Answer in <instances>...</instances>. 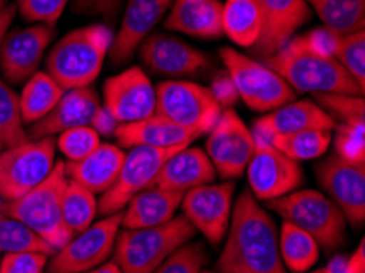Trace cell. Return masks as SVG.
I'll use <instances>...</instances> for the list:
<instances>
[{
    "instance_id": "obj_40",
    "label": "cell",
    "mask_w": 365,
    "mask_h": 273,
    "mask_svg": "<svg viewBox=\"0 0 365 273\" xmlns=\"http://www.w3.org/2000/svg\"><path fill=\"white\" fill-rule=\"evenodd\" d=\"M334 131V154L349 163H365V121L339 123Z\"/></svg>"
},
{
    "instance_id": "obj_2",
    "label": "cell",
    "mask_w": 365,
    "mask_h": 273,
    "mask_svg": "<svg viewBox=\"0 0 365 273\" xmlns=\"http://www.w3.org/2000/svg\"><path fill=\"white\" fill-rule=\"evenodd\" d=\"M264 64L277 72L295 92L364 93L347 71L329 53L319 49L308 35L292 36Z\"/></svg>"
},
{
    "instance_id": "obj_48",
    "label": "cell",
    "mask_w": 365,
    "mask_h": 273,
    "mask_svg": "<svg viewBox=\"0 0 365 273\" xmlns=\"http://www.w3.org/2000/svg\"><path fill=\"white\" fill-rule=\"evenodd\" d=\"M86 273H123L120 267L115 264V262H103L102 265L96 267V269L88 270Z\"/></svg>"
},
{
    "instance_id": "obj_51",
    "label": "cell",
    "mask_w": 365,
    "mask_h": 273,
    "mask_svg": "<svg viewBox=\"0 0 365 273\" xmlns=\"http://www.w3.org/2000/svg\"><path fill=\"white\" fill-rule=\"evenodd\" d=\"M202 273H217V272H210V270H203Z\"/></svg>"
},
{
    "instance_id": "obj_45",
    "label": "cell",
    "mask_w": 365,
    "mask_h": 273,
    "mask_svg": "<svg viewBox=\"0 0 365 273\" xmlns=\"http://www.w3.org/2000/svg\"><path fill=\"white\" fill-rule=\"evenodd\" d=\"M118 125L120 123L115 120V116L110 113L108 110H105L103 107L98 108V111L96 113V116H93V120L91 123V126L98 133V135H101V138L102 136H113V133L118 128Z\"/></svg>"
},
{
    "instance_id": "obj_13",
    "label": "cell",
    "mask_w": 365,
    "mask_h": 273,
    "mask_svg": "<svg viewBox=\"0 0 365 273\" xmlns=\"http://www.w3.org/2000/svg\"><path fill=\"white\" fill-rule=\"evenodd\" d=\"M246 172L249 190L254 198L261 202L285 197L298 190L303 183L300 164L262 139H256V150L249 160Z\"/></svg>"
},
{
    "instance_id": "obj_38",
    "label": "cell",
    "mask_w": 365,
    "mask_h": 273,
    "mask_svg": "<svg viewBox=\"0 0 365 273\" xmlns=\"http://www.w3.org/2000/svg\"><path fill=\"white\" fill-rule=\"evenodd\" d=\"M101 135L91 125L77 126L58 135L56 148L69 163H76L101 146Z\"/></svg>"
},
{
    "instance_id": "obj_47",
    "label": "cell",
    "mask_w": 365,
    "mask_h": 273,
    "mask_svg": "<svg viewBox=\"0 0 365 273\" xmlns=\"http://www.w3.org/2000/svg\"><path fill=\"white\" fill-rule=\"evenodd\" d=\"M15 14H16L15 4H9L7 7L0 10V44H2L5 35L10 31V25H12V21L15 19Z\"/></svg>"
},
{
    "instance_id": "obj_35",
    "label": "cell",
    "mask_w": 365,
    "mask_h": 273,
    "mask_svg": "<svg viewBox=\"0 0 365 273\" xmlns=\"http://www.w3.org/2000/svg\"><path fill=\"white\" fill-rule=\"evenodd\" d=\"M20 111V96L0 79V150L26 143L30 139Z\"/></svg>"
},
{
    "instance_id": "obj_21",
    "label": "cell",
    "mask_w": 365,
    "mask_h": 273,
    "mask_svg": "<svg viewBox=\"0 0 365 273\" xmlns=\"http://www.w3.org/2000/svg\"><path fill=\"white\" fill-rule=\"evenodd\" d=\"M336 126V121L318 103L312 100H293L256 120L252 135L265 141L275 135H292L309 130L334 131Z\"/></svg>"
},
{
    "instance_id": "obj_17",
    "label": "cell",
    "mask_w": 365,
    "mask_h": 273,
    "mask_svg": "<svg viewBox=\"0 0 365 273\" xmlns=\"http://www.w3.org/2000/svg\"><path fill=\"white\" fill-rule=\"evenodd\" d=\"M54 33V26L44 24L9 31L0 44V71L5 81L16 86L38 72Z\"/></svg>"
},
{
    "instance_id": "obj_43",
    "label": "cell",
    "mask_w": 365,
    "mask_h": 273,
    "mask_svg": "<svg viewBox=\"0 0 365 273\" xmlns=\"http://www.w3.org/2000/svg\"><path fill=\"white\" fill-rule=\"evenodd\" d=\"M210 92L213 93L215 100L221 105V108L228 107V105H233L237 100V92L233 86V81H231V77L228 76V72L215 77Z\"/></svg>"
},
{
    "instance_id": "obj_26",
    "label": "cell",
    "mask_w": 365,
    "mask_h": 273,
    "mask_svg": "<svg viewBox=\"0 0 365 273\" xmlns=\"http://www.w3.org/2000/svg\"><path fill=\"white\" fill-rule=\"evenodd\" d=\"M223 4L218 0H174L164 26L202 40L223 36Z\"/></svg>"
},
{
    "instance_id": "obj_41",
    "label": "cell",
    "mask_w": 365,
    "mask_h": 273,
    "mask_svg": "<svg viewBox=\"0 0 365 273\" xmlns=\"http://www.w3.org/2000/svg\"><path fill=\"white\" fill-rule=\"evenodd\" d=\"M69 0H16V10L30 24L56 26Z\"/></svg>"
},
{
    "instance_id": "obj_33",
    "label": "cell",
    "mask_w": 365,
    "mask_h": 273,
    "mask_svg": "<svg viewBox=\"0 0 365 273\" xmlns=\"http://www.w3.org/2000/svg\"><path fill=\"white\" fill-rule=\"evenodd\" d=\"M98 213V200L91 190L69 180L63 193V218L66 226L79 234L92 225Z\"/></svg>"
},
{
    "instance_id": "obj_7",
    "label": "cell",
    "mask_w": 365,
    "mask_h": 273,
    "mask_svg": "<svg viewBox=\"0 0 365 273\" xmlns=\"http://www.w3.org/2000/svg\"><path fill=\"white\" fill-rule=\"evenodd\" d=\"M220 58L233 81L237 97L247 108L269 113L297 98V92L269 66L233 48H221Z\"/></svg>"
},
{
    "instance_id": "obj_24",
    "label": "cell",
    "mask_w": 365,
    "mask_h": 273,
    "mask_svg": "<svg viewBox=\"0 0 365 273\" xmlns=\"http://www.w3.org/2000/svg\"><path fill=\"white\" fill-rule=\"evenodd\" d=\"M217 170L200 148H182L165 160L153 185L175 192H189L205 183H213Z\"/></svg>"
},
{
    "instance_id": "obj_16",
    "label": "cell",
    "mask_w": 365,
    "mask_h": 273,
    "mask_svg": "<svg viewBox=\"0 0 365 273\" xmlns=\"http://www.w3.org/2000/svg\"><path fill=\"white\" fill-rule=\"evenodd\" d=\"M103 108L120 125L145 120L156 113V88L145 71L133 66L105 81Z\"/></svg>"
},
{
    "instance_id": "obj_36",
    "label": "cell",
    "mask_w": 365,
    "mask_h": 273,
    "mask_svg": "<svg viewBox=\"0 0 365 273\" xmlns=\"http://www.w3.org/2000/svg\"><path fill=\"white\" fill-rule=\"evenodd\" d=\"M333 58L347 71L361 91H365V33L336 35L333 43Z\"/></svg>"
},
{
    "instance_id": "obj_1",
    "label": "cell",
    "mask_w": 365,
    "mask_h": 273,
    "mask_svg": "<svg viewBox=\"0 0 365 273\" xmlns=\"http://www.w3.org/2000/svg\"><path fill=\"white\" fill-rule=\"evenodd\" d=\"M217 273H289L280 257L279 230L251 190L237 197Z\"/></svg>"
},
{
    "instance_id": "obj_27",
    "label": "cell",
    "mask_w": 365,
    "mask_h": 273,
    "mask_svg": "<svg viewBox=\"0 0 365 273\" xmlns=\"http://www.w3.org/2000/svg\"><path fill=\"white\" fill-rule=\"evenodd\" d=\"M184 192L151 185L136 193L123 208L121 227H153L164 225L175 216L184 200Z\"/></svg>"
},
{
    "instance_id": "obj_29",
    "label": "cell",
    "mask_w": 365,
    "mask_h": 273,
    "mask_svg": "<svg viewBox=\"0 0 365 273\" xmlns=\"http://www.w3.org/2000/svg\"><path fill=\"white\" fill-rule=\"evenodd\" d=\"M64 88L48 72H35L26 81L20 96V111L24 123L33 125L44 118L64 96Z\"/></svg>"
},
{
    "instance_id": "obj_28",
    "label": "cell",
    "mask_w": 365,
    "mask_h": 273,
    "mask_svg": "<svg viewBox=\"0 0 365 273\" xmlns=\"http://www.w3.org/2000/svg\"><path fill=\"white\" fill-rule=\"evenodd\" d=\"M221 25L223 35L237 46L252 48L262 31L261 10L252 0H226Z\"/></svg>"
},
{
    "instance_id": "obj_34",
    "label": "cell",
    "mask_w": 365,
    "mask_h": 273,
    "mask_svg": "<svg viewBox=\"0 0 365 273\" xmlns=\"http://www.w3.org/2000/svg\"><path fill=\"white\" fill-rule=\"evenodd\" d=\"M15 252H43L54 255V250L40 236H36L24 222L0 208V254Z\"/></svg>"
},
{
    "instance_id": "obj_5",
    "label": "cell",
    "mask_w": 365,
    "mask_h": 273,
    "mask_svg": "<svg viewBox=\"0 0 365 273\" xmlns=\"http://www.w3.org/2000/svg\"><path fill=\"white\" fill-rule=\"evenodd\" d=\"M66 183H68V175H66L64 160H58L46 180H43L24 197L2 203L0 208L24 222L54 250H59L76 236L66 226L63 218Z\"/></svg>"
},
{
    "instance_id": "obj_10",
    "label": "cell",
    "mask_w": 365,
    "mask_h": 273,
    "mask_svg": "<svg viewBox=\"0 0 365 273\" xmlns=\"http://www.w3.org/2000/svg\"><path fill=\"white\" fill-rule=\"evenodd\" d=\"M121 218L123 210L92 222L87 230L76 234L48 262V273H86L107 262L121 230Z\"/></svg>"
},
{
    "instance_id": "obj_37",
    "label": "cell",
    "mask_w": 365,
    "mask_h": 273,
    "mask_svg": "<svg viewBox=\"0 0 365 273\" xmlns=\"http://www.w3.org/2000/svg\"><path fill=\"white\" fill-rule=\"evenodd\" d=\"M319 107H322L337 125L339 123H364L365 102L362 96L349 93H313Z\"/></svg>"
},
{
    "instance_id": "obj_23",
    "label": "cell",
    "mask_w": 365,
    "mask_h": 273,
    "mask_svg": "<svg viewBox=\"0 0 365 273\" xmlns=\"http://www.w3.org/2000/svg\"><path fill=\"white\" fill-rule=\"evenodd\" d=\"M121 149L131 148H180L189 146L197 138V133L185 130L184 126L175 125L164 116L154 113L145 120L133 121V123L118 125L113 133Z\"/></svg>"
},
{
    "instance_id": "obj_14",
    "label": "cell",
    "mask_w": 365,
    "mask_h": 273,
    "mask_svg": "<svg viewBox=\"0 0 365 273\" xmlns=\"http://www.w3.org/2000/svg\"><path fill=\"white\" fill-rule=\"evenodd\" d=\"M233 197L235 182L205 183L185 192L180 206L195 231L202 232L208 242L217 246L228 232Z\"/></svg>"
},
{
    "instance_id": "obj_31",
    "label": "cell",
    "mask_w": 365,
    "mask_h": 273,
    "mask_svg": "<svg viewBox=\"0 0 365 273\" xmlns=\"http://www.w3.org/2000/svg\"><path fill=\"white\" fill-rule=\"evenodd\" d=\"M279 250L285 269L293 273H305L319 259V246L300 227L284 221L279 232Z\"/></svg>"
},
{
    "instance_id": "obj_22",
    "label": "cell",
    "mask_w": 365,
    "mask_h": 273,
    "mask_svg": "<svg viewBox=\"0 0 365 273\" xmlns=\"http://www.w3.org/2000/svg\"><path fill=\"white\" fill-rule=\"evenodd\" d=\"M101 108L97 92L92 87L66 91L49 113L36 123L30 125V139L54 138L71 128L87 126Z\"/></svg>"
},
{
    "instance_id": "obj_42",
    "label": "cell",
    "mask_w": 365,
    "mask_h": 273,
    "mask_svg": "<svg viewBox=\"0 0 365 273\" xmlns=\"http://www.w3.org/2000/svg\"><path fill=\"white\" fill-rule=\"evenodd\" d=\"M49 255L43 252L5 254L0 262V273H43Z\"/></svg>"
},
{
    "instance_id": "obj_11",
    "label": "cell",
    "mask_w": 365,
    "mask_h": 273,
    "mask_svg": "<svg viewBox=\"0 0 365 273\" xmlns=\"http://www.w3.org/2000/svg\"><path fill=\"white\" fill-rule=\"evenodd\" d=\"M182 148L185 146L168 149L146 146L131 148L125 154L117 180L98 200V213L110 216L123 210L136 193L153 185L165 160Z\"/></svg>"
},
{
    "instance_id": "obj_3",
    "label": "cell",
    "mask_w": 365,
    "mask_h": 273,
    "mask_svg": "<svg viewBox=\"0 0 365 273\" xmlns=\"http://www.w3.org/2000/svg\"><path fill=\"white\" fill-rule=\"evenodd\" d=\"M112 41V30L105 25L76 28L49 49L46 72L64 91L91 87L102 72Z\"/></svg>"
},
{
    "instance_id": "obj_46",
    "label": "cell",
    "mask_w": 365,
    "mask_h": 273,
    "mask_svg": "<svg viewBox=\"0 0 365 273\" xmlns=\"http://www.w3.org/2000/svg\"><path fill=\"white\" fill-rule=\"evenodd\" d=\"M341 273H365V244L364 239L359 244L356 252L352 254V257L342 264Z\"/></svg>"
},
{
    "instance_id": "obj_4",
    "label": "cell",
    "mask_w": 365,
    "mask_h": 273,
    "mask_svg": "<svg viewBox=\"0 0 365 273\" xmlns=\"http://www.w3.org/2000/svg\"><path fill=\"white\" fill-rule=\"evenodd\" d=\"M185 216H174L164 225L153 227H123L113 247V262L123 273H154L177 249L195 237Z\"/></svg>"
},
{
    "instance_id": "obj_25",
    "label": "cell",
    "mask_w": 365,
    "mask_h": 273,
    "mask_svg": "<svg viewBox=\"0 0 365 273\" xmlns=\"http://www.w3.org/2000/svg\"><path fill=\"white\" fill-rule=\"evenodd\" d=\"M125 150L110 143H101L96 150L76 163H66L64 169L69 180L79 183L93 195L107 192L113 185L125 160Z\"/></svg>"
},
{
    "instance_id": "obj_49",
    "label": "cell",
    "mask_w": 365,
    "mask_h": 273,
    "mask_svg": "<svg viewBox=\"0 0 365 273\" xmlns=\"http://www.w3.org/2000/svg\"><path fill=\"white\" fill-rule=\"evenodd\" d=\"M312 273H333V270H331L329 267H324V269H318V270H314Z\"/></svg>"
},
{
    "instance_id": "obj_30",
    "label": "cell",
    "mask_w": 365,
    "mask_h": 273,
    "mask_svg": "<svg viewBox=\"0 0 365 273\" xmlns=\"http://www.w3.org/2000/svg\"><path fill=\"white\" fill-rule=\"evenodd\" d=\"M323 26L344 36L362 31L365 26V0H307Z\"/></svg>"
},
{
    "instance_id": "obj_20",
    "label": "cell",
    "mask_w": 365,
    "mask_h": 273,
    "mask_svg": "<svg viewBox=\"0 0 365 273\" xmlns=\"http://www.w3.org/2000/svg\"><path fill=\"white\" fill-rule=\"evenodd\" d=\"M173 0H128L117 36H113L108 58L113 66L125 64L153 28L164 19Z\"/></svg>"
},
{
    "instance_id": "obj_8",
    "label": "cell",
    "mask_w": 365,
    "mask_h": 273,
    "mask_svg": "<svg viewBox=\"0 0 365 273\" xmlns=\"http://www.w3.org/2000/svg\"><path fill=\"white\" fill-rule=\"evenodd\" d=\"M56 164L54 138L29 139L0 150V197L12 202L40 185Z\"/></svg>"
},
{
    "instance_id": "obj_15",
    "label": "cell",
    "mask_w": 365,
    "mask_h": 273,
    "mask_svg": "<svg viewBox=\"0 0 365 273\" xmlns=\"http://www.w3.org/2000/svg\"><path fill=\"white\" fill-rule=\"evenodd\" d=\"M319 185L339 206L346 221L361 230L365 221V163L349 160L331 154L317 167Z\"/></svg>"
},
{
    "instance_id": "obj_19",
    "label": "cell",
    "mask_w": 365,
    "mask_h": 273,
    "mask_svg": "<svg viewBox=\"0 0 365 273\" xmlns=\"http://www.w3.org/2000/svg\"><path fill=\"white\" fill-rule=\"evenodd\" d=\"M261 10L262 31L251 48L261 59H269L309 20L307 0H252Z\"/></svg>"
},
{
    "instance_id": "obj_18",
    "label": "cell",
    "mask_w": 365,
    "mask_h": 273,
    "mask_svg": "<svg viewBox=\"0 0 365 273\" xmlns=\"http://www.w3.org/2000/svg\"><path fill=\"white\" fill-rule=\"evenodd\" d=\"M141 63L158 76L192 77L210 66V58L180 38L154 33L140 44Z\"/></svg>"
},
{
    "instance_id": "obj_44",
    "label": "cell",
    "mask_w": 365,
    "mask_h": 273,
    "mask_svg": "<svg viewBox=\"0 0 365 273\" xmlns=\"http://www.w3.org/2000/svg\"><path fill=\"white\" fill-rule=\"evenodd\" d=\"M121 0H76V12H84L91 15L113 16L117 14Z\"/></svg>"
},
{
    "instance_id": "obj_39",
    "label": "cell",
    "mask_w": 365,
    "mask_h": 273,
    "mask_svg": "<svg viewBox=\"0 0 365 273\" xmlns=\"http://www.w3.org/2000/svg\"><path fill=\"white\" fill-rule=\"evenodd\" d=\"M208 254L202 244L187 242L165 259L154 273H202Z\"/></svg>"
},
{
    "instance_id": "obj_9",
    "label": "cell",
    "mask_w": 365,
    "mask_h": 273,
    "mask_svg": "<svg viewBox=\"0 0 365 273\" xmlns=\"http://www.w3.org/2000/svg\"><path fill=\"white\" fill-rule=\"evenodd\" d=\"M221 105L210 88L189 81H165L156 87V113L198 136L208 135L220 118Z\"/></svg>"
},
{
    "instance_id": "obj_6",
    "label": "cell",
    "mask_w": 365,
    "mask_h": 273,
    "mask_svg": "<svg viewBox=\"0 0 365 273\" xmlns=\"http://www.w3.org/2000/svg\"><path fill=\"white\" fill-rule=\"evenodd\" d=\"M265 206L282 220L308 232L326 252L344 246L347 241V221L339 206L324 193L305 188L285 197L265 202Z\"/></svg>"
},
{
    "instance_id": "obj_50",
    "label": "cell",
    "mask_w": 365,
    "mask_h": 273,
    "mask_svg": "<svg viewBox=\"0 0 365 273\" xmlns=\"http://www.w3.org/2000/svg\"><path fill=\"white\" fill-rule=\"evenodd\" d=\"M9 5V0H0V10H2L4 7H7Z\"/></svg>"
},
{
    "instance_id": "obj_12",
    "label": "cell",
    "mask_w": 365,
    "mask_h": 273,
    "mask_svg": "<svg viewBox=\"0 0 365 273\" xmlns=\"http://www.w3.org/2000/svg\"><path fill=\"white\" fill-rule=\"evenodd\" d=\"M256 150V139L235 110L221 111L217 125L208 133L205 153L225 180H235L246 172Z\"/></svg>"
},
{
    "instance_id": "obj_32",
    "label": "cell",
    "mask_w": 365,
    "mask_h": 273,
    "mask_svg": "<svg viewBox=\"0 0 365 273\" xmlns=\"http://www.w3.org/2000/svg\"><path fill=\"white\" fill-rule=\"evenodd\" d=\"M279 149L282 154L297 163L322 158L333 143V131L328 130H309L292 133V135H275L265 139Z\"/></svg>"
}]
</instances>
